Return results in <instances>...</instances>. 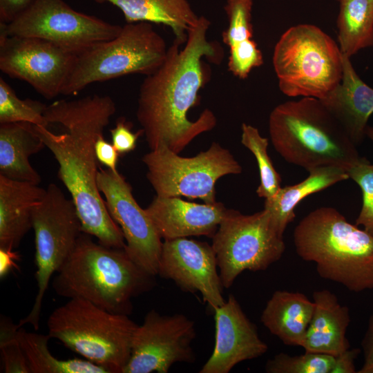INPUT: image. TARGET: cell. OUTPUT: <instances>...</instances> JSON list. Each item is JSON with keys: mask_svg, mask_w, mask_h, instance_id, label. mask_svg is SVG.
I'll return each instance as SVG.
<instances>
[{"mask_svg": "<svg viewBox=\"0 0 373 373\" xmlns=\"http://www.w3.org/2000/svg\"><path fill=\"white\" fill-rule=\"evenodd\" d=\"M38 184L0 175V248L15 249L32 228V211L46 194Z\"/></svg>", "mask_w": 373, "mask_h": 373, "instance_id": "obj_21", "label": "cell"}, {"mask_svg": "<svg viewBox=\"0 0 373 373\" xmlns=\"http://www.w3.org/2000/svg\"><path fill=\"white\" fill-rule=\"evenodd\" d=\"M347 174L360 186L363 195L362 207L356 225L363 226V229L373 235V164L362 157L350 167Z\"/></svg>", "mask_w": 373, "mask_h": 373, "instance_id": "obj_33", "label": "cell"}, {"mask_svg": "<svg viewBox=\"0 0 373 373\" xmlns=\"http://www.w3.org/2000/svg\"><path fill=\"white\" fill-rule=\"evenodd\" d=\"M36 0H0V23H8L21 15Z\"/></svg>", "mask_w": 373, "mask_h": 373, "instance_id": "obj_37", "label": "cell"}, {"mask_svg": "<svg viewBox=\"0 0 373 373\" xmlns=\"http://www.w3.org/2000/svg\"><path fill=\"white\" fill-rule=\"evenodd\" d=\"M35 128L59 164L57 176L70 194L83 233L104 246L124 249L123 233L111 216L97 183L99 167L95 144L104 136V125L77 123L67 126L63 133L41 126Z\"/></svg>", "mask_w": 373, "mask_h": 373, "instance_id": "obj_3", "label": "cell"}, {"mask_svg": "<svg viewBox=\"0 0 373 373\" xmlns=\"http://www.w3.org/2000/svg\"><path fill=\"white\" fill-rule=\"evenodd\" d=\"M47 105L30 99H21L0 77V124L28 122L49 128L44 116Z\"/></svg>", "mask_w": 373, "mask_h": 373, "instance_id": "obj_29", "label": "cell"}, {"mask_svg": "<svg viewBox=\"0 0 373 373\" xmlns=\"http://www.w3.org/2000/svg\"><path fill=\"white\" fill-rule=\"evenodd\" d=\"M363 351V364L357 372L373 373V310L370 316L367 328L361 342Z\"/></svg>", "mask_w": 373, "mask_h": 373, "instance_id": "obj_38", "label": "cell"}, {"mask_svg": "<svg viewBox=\"0 0 373 373\" xmlns=\"http://www.w3.org/2000/svg\"><path fill=\"white\" fill-rule=\"evenodd\" d=\"M95 151L97 160L108 169L113 171L117 170V163L119 155L112 143L106 141L104 136L99 137L95 144Z\"/></svg>", "mask_w": 373, "mask_h": 373, "instance_id": "obj_36", "label": "cell"}, {"mask_svg": "<svg viewBox=\"0 0 373 373\" xmlns=\"http://www.w3.org/2000/svg\"><path fill=\"white\" fill-rule=\"evenodd\" d=\"M122 26L73 9L63 0H36L8 23H0V34L47 40L78 54L115 37Z\"/></svg>", "mask_w": 373, "mask_h": 373, "instance_id": "obj_12", "label": "cell"}, {"mask_svg": "<svg viewBox=\"0 0 373 373\" xmlns=\"http://www.w3.org/2000/svg\"><path fill=\"white\" fill-rule=\"evenodd\" d=\"M45 146L35 124H0V175L39 184L41 178L32 166L29 158Z\"/></svg>", "mask_w": 373, "mask_h": 373, "instance_id": "obj_22", "label": "cell"}, {"mask_svg": "<svg viewBox=\"0 0 373 373\" xmlns=\"http://www.w3.org/2000/svg\"><path fill=\"white\" fill-rule=\"evenodd\" d=\"M241 128V143L253 153L258 163L260 184L256 193L260 198L270 199L281 188L282 179L268 155V139L251 125L243 123Z\"/></svg>", "mask_w": 373, "mask_h": 373, "instance_id": "obj_28", "label": "cell"}, {"mask_svg": "<svg viewBox=\"0 0 373 373\" xmlns=\"http://www.w3.org/2000/svg\"><path fill=\"white\" fill-rule=\"evenodd\" d=\"M17 336L31 373H108L86 359H58L50 352L48 335L27 332L20 327Z\"/></svg>", "mask_w": 373, "mask_h": 373, "instance_id": "obj_27", "label": "cell"}, {"mask_svg": "<svg viewBox=\"0 0 373 373\" xmlns=\"http://www.w3.org/2000/svg\"><path fill=\"white\" fill-rule=\"evenodd\" d=\"M227 209L222 202L198 204L180 197L158 195L145 209L164 240L199 236L212 238Z\"/></svg>", "mask_w": 373, "mask_h": 373, "instance_id": "obj_18", "label": "cell"}, {"mask_svg": "<svg viewBox=\"0 0 373 373\" xmlns=\"http://www.w3.org/2000/svg\"><path fill=\"white\" fill-rule=\"evenodd\" d=\"M166 146L151 150L142 158L147 168L146 178L161 197L216 201V183L229 174H239L242 167L230 151L213 142L205 151L182 157Z\"/></svg>", "mask_w": 373, "mask_h": 373, "instance_id": "obj_11", "label": "cell"}, {"mask_svg": "<svg viewBox=\"0 0 373 373\" xmlns=\"http://www.w3.org/2000/svg\"><path fill=\"white\" fill-rule=\"evenodd\" d=\"M32 220L37 293L30 313L18 325L30 324L37 331L50 279L68 260L83 231L73 200L54 183L48 186L44 198L34 207Z\"/></svg>", "mask_w": 373, "mask_h": 373, "instance_id": "obj_9", "label": "cell"}, {"mask_svg": "<svg viewBox=\"0 0 373 373\" xmlns=\"http://www.w3.org/2000/svg\"><path fill=\"white\" fill-rule=\"evenodd\" d=\"M321 100L341 122L355 145L361 144L373 113V88L360 78L350 58L343 55L341 81Z\"/></svg>", "mask_w": 373, "mask_h": 373, "instance_id": "obj_19", "label": "cell"}, {"mask_svg": "<svg viewBox=\"0 0 373 373\" xmlns=\"http://www.w3.org/2000/svg\"><path fill=\"white\" fill-rule=\"evenodd\" d=\"M361 353L359 348L347 349L334 356V363L331 373H355V360Z\"/></svg>", "mask_w": 373, "mask_h": 373, "instance_id": "obj_39", "label": "cell"}, {"mask_svg": "<svg viewBox=\"0 0 373 373\" xmlns=\"http://www.w3.org/2000/svg\"><path fill=\"white\" fill-rule=\"evenodd\" d=\"M254 0H226L224 10L228 27L222 33V41L229 46L253 39L251 22Z\"/></svg>", "mask_w": 373, "mask_h": 373, "instance_id": "obj_31", "label": "cell"}, {"mask_svg": "<svg viewBox=\"0 0 373 373\" xmlns=\"http://www.w3.org/2000/svg\"><path fill=\"white\" fill-rule=\"evenodd\" d=\"M308 172L307 178L300 182L281 187L273 198L265 200L264 208L270 213L272 222L281 235L294 220L295 208L302 200L349 178L346 170L334 166H321Z\"/></svg>", "mask_w": 373, "mask_h": 373, "instance_id": "obj_25", "label": "cell"}, {"mask_svg": "<svg viewBox=\"0 0 373 373\" xmlns=\"http://www.w3.org/2000/svg\"><path fill=\"white\" fill-rule=\"evenodd\" d=\"M263 64L261 50L251 39L229 47L228 69L235 77L245 79L252 69Z\"/></svg>", "mask_w": 373, "mask_h": 373, "instance_id": "obj_34", "label": "cell"}, {"mask_svg": "<svg viewBox=\"0 0 373 373\" xmlns=\"http://www.w3.org/2000/svg\"><path fill=\"white\" fill-rule=\"evenodd\" d=\"M268 126L279 155L308 171L334 166L347 172L362 157L341 122L317 98L301 97L277 105L270 113Z\"/></svg>", "mask_w": 373, "mask_h": 373, "instance_id": "obj_4", "label": "cell"}, {"mask_svg": "<svg viewBox=\"0 0 373 373\" xmlns=\"http://www.w3.org/2000/svg\"><path fill=\"white\" fill-rule=\"evenodd\" d=\"M272 61L278 87L288 97L323 99L342 79L339 46L315 25L286 30L274 47Z\"/></svg>", "mask_w": 373, "mask_h": 373, "instance_id": "obj_7", "label": "cell"}, {"mask_svg": "<svg viewBox=\"0 0 373 373\" xmlns=\"http://www.w3.org/2000/svg\"><path fill=\"white\" fill-rule=\"evenodd\" d=\"M19 255L15 249L0 248V276L5 277L13 268L17 267Z\"/></svg>", "mask_w": 373, "mask_h": 373, "instance_id": "obj_40", "label": "cell"}, {"mask_svg": "<svg viewBox=\"0 0 373 373\" xmlns=\"http://www.w3.org/2000/svg\"><path fill=\"white\" fill-rule=\"evenodd\" d=\"M108 3L119 9L126 23L148 22L171 28L175 39L181 44L187 39L188 30L200 16L193 10L187 0H95Z\"/></svg>", "mask_w": 373, "mask_h": 373, "instance_id": "obj_24", "label": "cell"}, {"mask_svg": "<svg viewBox=\"0 0 373 373\" xmlns=\"http://www.w3.org/2000/svg\"><path fill=\"white\" fill-rule=\"evenodd\" d=\"M336 1H338L339 2L341 0H336Z\"/></svg>", "mask_w": 373, "mask_h": 373, "instance_id": "obj_42", "label": "cell"}, {"mask_svg": "<svg viewBox=\"0 0 373 373\" xmlns=\"http://www.w3.org/2000/svg\"><path fill=\"white\" fill-rule=\"evenodd\" d=\"M76 55L45 39L0 34V70L48 99L61 95Z\"/></svg>", "mask_w": 373, "mask_h": 373, "instance_id": "obj_14", "label": "cell"}, {"mask_svg": "<svg viewBox=\"0 0 373 373\" xmlns=\"http://www.w3.org/2000/svg\"><path fill=\"white\" fill-rule=\"evenodd\" d=\"M209 26V20L200 16L188 30L185 46L181 48L175 39L161 66L140 85L136 117L151 150L166 146L179 153L216 125L208 108L194 121L187 116L200 104L199 92L211 79V68L204 58L216 64L223 59L221 46L207 38Z\"/></svg>", "mask_w": 373, "mask_h": 373, "instance_id": "obj_1", "label": "cell"}, {"mask_svg": "<svg viewBox=\"0 0 373 373\" xmlns=\"http://www.w3.org/2000/svg\"><path fill=\"white\" fill-rule=\"evenodd\" d=\"M137 325L128 315L111 313L79 298L56 308L47 321L50 338L108 373H122Z\"/></svg>", "mask_w": 373, "mask_h": 373, "instance_id": "obj_6", "label": "cell"}, {"mask_svg": "<svg viewBox=\"0 0 373 373\" xmlns=\"http://www.w3.org/2000/svg\"><path fill=\"white\" fill-rule=\"evenodd\" d=\"M97 183L111 216L123 233L124 249L140 267L157 276L163 242L145 209L134 198L131 186L118 171L101 168Z\"/></svg>", "mask_w": 373, "mask_h": 373, "instance_id": "obj_15", "label": "cell"}, {"mask_svg": "<svg viewBox=\"0 0 373 373\" xmlns=\"http://www.w3.org/2000/svg\"><path fill=\"white\" fill-rule=\"evenodd\" d=\"M294 242L321 277L356 293L373 289V235L336 209L323 207L305 216L294 229Z\"/></svg>", "mask_w": 373, "mask_h": 373, "instance_id": "obj_5", "label": "cell"}, {"mask_svg": "<svg viewBox=\"0 0 373 373\" xmlns=\"http://www.w3.org/2000/svg\"><path fill=\"white\" fill-rule=\"evenodd\" d=\"M82 233L66 262L54 277L59 296L79 298L111 313L129 316L132 299L151 291L155 276L136 264L124 249L95 242Z\"/></svg>", "mask_w": 373, "mask_h": 373, "instance_id": "obj_2", "label": "cell"}, {"mask_svg": "<svg viewBox=\"0 0 373 373\" xmlns=\"http://www.w3.org/2000/svg\"><path fill=\"white\" fill-rule=\"evenodd\" d=\"M167 50L152 23H127L113 39L77 54L61 95H77L89 84L127 75H149L163 63Z\"/></svg>", "mask_w": 373, "mask_h": 373, "instance_id": "obj_8", "label": "cell"}, {"mask_svg": "<svg viewBox=\"0 0 373 373\" xmlns=\"http://www.w3.org/2000/svg\"><path fill=\"white\" fill-rule=\"evenodd\" d=\"M336 19L338 46L350 58L373 46V0H341Z\"/></svg>", "mask_w": 373, "mask_h": 373, "instance_id": "obj_26", "label": "cell"}, {"mask_svg": "<svg viewBox=\"0 0 373 373\" xmlns=\"http://www.w3.org/2000/svg\"><path fill=\"white\" fill-rule=\"evenodd\" d=\"M365 135L373 142V126H367L365 130Z\"/></svg>", "mask_w": 373, "mask_h": 373, "instance_id": "obj_41", "label": "cell"}, {"mask_svg": "<svg viewBox=\"0 0 373 373\" xmlns=\"http://www.w3.org/2000/svg\"><path fill=\"white\" fill-rule=\"evenodd\" d=\"M314 308V302L304 294L278 290L267 301L260 320L284 344L301 346Z\"/></svg>", "mask_w": 373, "mask_h": 373, "instance_id": "obj_23", "label": "cell"}, {"mask_svg": "<svg viewBox=\"0 0 373 373\" xmlns=\"http://www.w3.org/2000/svg\"><path fill=\"white\" fill-rule=\"evenodd\" d=\"M19 325L1 316L0 350L4 373H31L28 361L17 336Z\"/></svg>", "mask_w": 373, "mask_h": 373, "instance_id": "obj_32", "label": "cell"}, {"mask_svg": "<svg viewBox=\"0 0 373 373\" xmlns=\"http://www.w3.org/2000/svg\"><path fill=\"white\" fill-rule=\"evenodd\" d=\"M213 311L215 345L200 373H228L239 363L267 352V345L233 295L229 294L225 303Z\"/></svg>", "mask_w": 373, "mask_h": 373, "instance_id": "obj_17", "label": "cell"}, {"mask_svg": "<svg viewBox=\"0 0 373 373\" xmlns=\"http://www.w3.org/2000/svg\"><path fill=\"white\" fill-rule=\"evenodd\" d=\"M312 296L314 308L301 347L305 352L336 356L350 348L346 337L349 308L327 289L315 291Z\"/></svg>", "mask_w": 373, "mask_h": 373, "instance_id": "obj_20", "label": "cell"}, {"mask_svg": "<svg viewBox=\"0 0 373 373\" xmlns=\"http://www.w3.org/2000/svg\"><path fill=\"white\" fill-rule=\"evenodd\" d=\"M211 245L188 238L162 242L157 275L173 280L183 291L200 293L213 310L226 300Z\"/></svg>", "mask_w": 373, "mask_h": 373, "instance_id": "obj_16", "label": "cell"}, {"mask_svg": "<svg viewBox=\"0 0 373 373\" xmlns=\"http://www.w3.org/2000/svg\"><path fill=\"white\" fill-rule=\"evenodd\" d=\"M335 357L332 355L305 352L298 356L281 352L265 364L268 373H331Z\"/></svg>", "mask_w": 373, "mask_h": 373, "instance_id": "obj_30", "label": "cell"}, {"mask_svg": "<svg viewBox=\"0 0 373 373\" xmlns=\"http://www.w3.org/2000/svg\"><path fill=\"white\" fill-rule=\"evenodd\" d=\"M195 336L194 323L185 315L151 309L134 332L131 357L122 373H166L175 363H193Z\"/></svg>", "mask_w": 373, "mask_h": 373, "instance_id": "obj_13", "label": "cell"}, {"mask_svg": "<svg viewBox=\"0 0 373 373\" xmlns=\"http://www.w3.org/2000/svg\"><path fill=\"white\" fill-rule=\"evenodd\" d=\"M212 238L219 274L229 288L244 271H265L285 250L283 235L276 229L266 209L246 215L227 209Z\"/></svg>", "mask_w": 373, "mask_h": 373, "instance_id": "obj_10", "label": "cell"}, {"mask_svg": "<svg viewBox=\"0 0 373 373\" xmlns=\"http://www.w3.org/2000/svg\"><path fill=\"white\" fill-rule=\"evenodd\" d=\"M132 124L127 122L124 117L118 118L115 126L110 130L112 144L119 155L133 151L137 145L139 137L144 134L142 130L133 133L131 130Z\"/></svg>", "mask_w": 373, "mask_h": 373, "instance_id": "obj_35", "label": "cell"}]
</instances>
